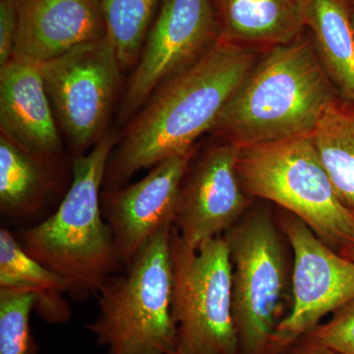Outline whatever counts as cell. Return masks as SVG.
Returning a JSON list of instances; mask_svg holds the SVG:
<instances>
[{
    "label": "cell",
    "instance_id": "1",
    "mask_svg": "<svg viewBox=\"0 0 354 354\" xmlns=\"http://www.w3.org/2000/svg\"><path fill=\"white\" fill-rule=\"evenodd\" d=\"M257 62L253 48L218 41L172 76L128 121L109 157L104 188H118L142 169L196 148Z\"/></svg>",
    "mask_w": 354,
    "mask_h": 354
},
{
    "label": "cell",
    "instance_id": "2",
    "mask_svg": "<svg viewBox=\"0 0 354 354\" xmlns=\"http://www.w3.org/2000/svg\"><path fill=\"white\" fill-rule=\"evenodd\" d=\"M334 100L311 37L304 34L268 48L209 132L241 148L311 135Z\"/></svg>",
    "mask_w": 354,
    "mask_h": 354
},
{
    "label": "cell",
    "instance_id": "3",
    "mask_svg": "<svg viewBox=\"0 0 354 354\" xmlns=\"http://www.w3.org/2000/svg\"><path fill=\"white\" fill-rule=\"evenodd\" d=\"M118 140L108 131L88 153L73 157L71 183L59 206L16 236L28 255L64 279L75 301L95 297L123 270L101 207L106 165Z\"/></svg>",
    "mask_w": 354,
    "mask_h": 354
},
{
    "label": "cell",
    "instance_id": "4",
    "mask_svg": "<svg viewBox=\"0 0 354 354\" xmlns=\"http://www.w3.org/2000/svg\"><path fill=\"white\" fill-rule=\"evenodd\" d=\"M156 235L97 295V315L86 328L108 354H174L171 232Z\"/></svg>",
    "mask_w": 354,
    "mask_h": 354
},
{
    "label": "cell",
    "instance_id": "5",
    "mask_svg": "<svg viewBox=\"0 0 354 354\" xmlns=\"http://www.w3.org/2000/svg\"><path fill=\"white\" fill-rule=\"evenodd\" d=\"M244 189L297 216L330 248L354 246V216L339 201L311 135L242 147Z\"/></svg>",
    "mask_w": 354,
    "mask_h": 354
},
{
    "label": "cell",
    "instance_id": "6",
    "mask_svg": "<svg viewBox=\"0 0 354 354\" xmlns=\"http://www.w3.org/2000/svg\"><path fill=\"white\" fill-rule=\"evenodd\" d=\"M223 237L232 259L239 354H268L272 335L286 315L290 283L281 230L271 214L261 209L242 216Z\"/></svg>",
    "mask_w": 354,
    "mask_h": 354
},
{
    "label": "cell",
    "instance_id": "7",
    "mask_svg": "<svg viewBox=\"0 0 354 354\" xmlns=\"http://www.w3.org/2000/svg\"><path fill=\"white\" fill-rule=\"evenodd\" d=\"M171 246L176 353L239 354L227 241L223 235L193 249L174 227Z\"/></svg>",
    "mask_w": 354,
    "mask_h": 354
},
{
    "label": "cell",
    "instance_id": "8",
    "mask_svg": "<svg viewBox=\"0 0 354 354\" xmlns=\"http://www.w3.org/2000/svg\"><path fill=\"white\" fill-rule=\"evenodd\" d=\"M46 92L75 156L88 153L108 133L122 82L109 35L39 64Z\"/></svg>",
    "mask_w": 354,
    "mask_h": 354
},
{
    "label": "cell",
    "instance_id": "9",
    "mask_svg": "<svg viewBox=\"0 0 354 354\" xmlns=\"http://www.w3.org/2000/svg\"><path fill=\"white\" fill-rule=\"evenodd\" d=\"M279 225L293 253L291 306L272 335L268 354H281L344 304L354 299V261L324 243L291 214Z\"/></svg>",
    "mask_w": 354,
    "mask_h": 354
},
{
    "label": "cell",
    "instance_id": "10",
    "mask_svg": "<svg viewBox=\"0 0 354 354\" xmlns=\"http://www.w3.org/2000/svg\"><path fill=\"white\" fill-rule=\"evenodd\" d=\"M213 0H162L121 101L128 122L165 81L198 62L218 41Z\"/></svg>",
    "mask_w": 354,
    "mask_h": 354
},
{
    "label": "cell",
    "instance_id": "11",
    "mask_svg": "<svg viewBox=\"0 0 354 354\" xmlns=\"http://www.w3.org/2000/svg\"><path fill=\"white\" fill-rule=\"evenodd\" d=\"M239 153L241 147L218 142L193 158L184 174L174 227L191 248L227 234L250 206L237 171Z\"/></svg>",
    "mask_w": 354,
    "mask_h": 354
},
{
    "label": "cell",
    "instance_id": "12",
    "mask_svg": "<svg viewBox=\"0 0 354 354\" xmlns=\"http://www.w3.org/2000/svg\"><path fill=\"white\" fill-rule=\"evenodd\" d=\"M196 151L167 158L137 183L102 190V216L123 270L158 232L176 225L181 183Z\"/></svg>",
    "mask_w": 354,
    "mask_h": 354
},
{
    "label": "cell",
    "instance_id": "13",
    "mask_svg": "<svg viewBox=\"0 0 354 354\" xmlns=\"http://www.w3.org/2000/svg\"><path fill=\"white\" fill-rule=\"evenodd\" d=\"M106 36L99 0H19L12 59L43 64Z\"/></svg>",
    "mask_w": 354,
    "mask_h": 354
},
{
    "label": "cell",
    "instance_id": "14",
    "mask_svg": "<svg viewBox=\"0 0 354 354\" xmlns=\"http://www.w3.org/2000/svg\"><path fill=\"white\" fill-rule=\"evenodd\" d=\"M0 132L32 155L64 164V144L39 65L12 59L0 69Z\"/></svg>",
    "mask_w": 354,
    "mask_h": 354
},
{
    "label": "cell",
    "instance_id": "15",
    "mask_svg": "<svg viewBox=\"0 0 354 354\" xmlns=\"http://www.w3.org/2000/svg\"><path fill=\"white\" fill-rule=\"evenodd\" d=\"M310 0H213L218 39L244 48L290 43L307 31Z\"/></svg>",
    "mask_w": 354,
    "mask_h": 354
},
{
    "label": "cell",
    "instance_id": "16",
    "mask_svg": "<svg viewBox=\"0 0 354 354\" xmlns=\"http://www.w3.org/2000/svg\"><path fill=\"white\" fill-rule=\"evenodd\" d=\"M64 164L27 152L0 135V213L12 223L37 225L62 185Z\"/></svg>",
    "mask_w": 354,
    "mask_h": 354
},
{
    "label": "cell",
    "instance_id": "17",
    "mask_svg": "<svg viewBox=\"0 0 354 354\" xmlns=\"http://www.w3.org/2000/svg\"><path fill=\"white\" fill-rule=\"evenodd\" d=\"M0 290L31 293L36 300L35 311L50 325L71 318L64 279L28 255L16 235L4 227L0 230Z\"/></svg>",
    "mask_w": 354,
    "mask_h": 354
},
{
    "label": "cell",
    "instance_id": "18",
    "mask_svg": "<svg viewBox=\"0 0 354 354\" xmlns=\"http://www.w3.org/2000/svg\"><path fill=\"white\" fill-rule=\"evenodd\" d=\"M307 30L333 87L354 104V31L344 0H310Z\"/></svg>",
    "mask_w": 354,
    "mask_h": 354
},
{
    "label": "cell",
    "instance_id": "19",
    "mask_svg": "<svg viewBox=\"0 0 354 354\" xmlns=\"http://www.w3.org/2000/svg\"><path fill=\"white\" fill-rule=\"evenodd\" d=\"M311 136L339 201L354 216V109L335 99Z\"/></svg>",
    "mask_w": 354,
    "mask_h": 354
},
{
    "label": "cell",
    "instance_id": "20",
    "mask_svg": "<svg viewBox=\"0 0 354 354\" xmlns=\"http://www.w3.org/2000/svg\"><path fill=\"white\" fill-rule=\"evenodd\" d=\"M123 72L136 66L160 0H99Z\"/></svg>",
    "mask_w": 354,
    "mask_h": 354
},
{
    "label": "cell",
    "instance_id": "21",
    "mask_svg": "<svg viewBox=\"0 0 354 354\" xmlns=\"http://www.w3.org/2000/svg\"><path fill=\"white\" fill-rule=\"evenodd\" d=\"M34 295L20 290H0V354H37L31 330Z\"/></svg>",
    "mask_w": 354,
    "mask_h": 354
},
{
    "label": "cell",
    "instance_id": "22",
    "mask_svg": "<svg viewBox=\"0 0 354 354\" xmlns=\"http://www.w3.org/2000/svg\"><path fill=\"white\" fill-rule=\"evenodd\" d=\"M301 339L339 354H354V299L335 311L328 322L319 324Z\"/></svg>",
    "mask_w": 354,
    "mask_h": 354
},
{
    "label": "cell",
    "instance_id": "23",
    "mask_svg": "<svg viewBox=\"0 0 354 354\" xmlns=\"http://www.w3.org/2000/svg\"><path fill=\"white\" fill-rule=\"evenodd\" d=\"M19 21V0H0V69L12 60Z\"/></svg>",
    "mask_w": 354,
    "mask_h": 354
},
{
    "label": "cell",
    "instance_id": "24",
    "mask_svg": "<svg viewBox=\"0 0 354 354\" xmlns=\"http://www.w3.org/2000/svg\"><path fill=\"white\" fill-rule=\"evenodd\" d=\"M281 354H339L332 349L300 339Z\"/></svg>",
    "mask_w": 354,
    "mask_h": 354
},
{
    "label": "cell",
    "instance_id": "25",
    "mask_svg": "<svg viewBox=\"0 0 354 354\" xmlns=\"http://www.w3.org/2000/svg\"><path fill=\"white\" fill-rule=\"evenodd\" d=\"M339 253H341L342 256H344V257L354 261V246L344 249V250L341 251Z\"/></svg>",
    "mask_w": 354,
    "mask_h": 354
},
{
    "label": "cell",
    "instance_id": "26",
    "mask_svg": "<svg viewBox=\"0 0 354 354\" xmlns=\"http://www.w3.org/2000/svg\"><path fill=\"white\" fill-rule=\"evenodd\" d=\"M351 21H353V31H354V16H353V17H351Z\"/></svg>",
    "mask_w": 354,
    "mask_h": 354
},
{
    "label": "cell",
    "instance_id": "27",
    "mask_svg": "<svg viewBox=\"0 0 354 354\" xmlns=\"http://www.w3.org/2000/svg\"><path fill=\"white\" fill-rule=\"evenodd\" d=\"M174 354H178V353H174Z\"/></svg>",
    "mask_w": 354,
    "mask_h": 354
}]
</instances>
